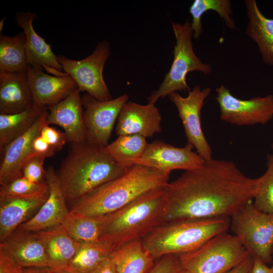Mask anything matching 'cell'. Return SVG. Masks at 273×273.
<instances>
[{"instance_id": "cell-42", "label": "cell", "mask_w": 273, "mask_h": 273, "mask_svg": "<svg viewBox=\"0 0 273 273\" xmlns=\"http://www.w3.org/2000/svg\"><path fill=\"white\" fill-rule=\"evenodd\" d=\"M55 270L49 267L23 268L21 273H54Z\"/></svg>"}, {"instance_id": "cell-21", "label": "cell", "mask_w": 273, "mask_h": 273, "mask_svg": "<svg viewBox=\"0 0 273 273\" xmlns=\"http://www.w3.org/2000/svg\"><path fill=\"white\" fill-rule=\"evenodd\" d=\"M0 246L23 268L50 267L38 232L17 229L0 243Z\"/></svg>"}, {"instance_id": "cell-45", "label": "cell", "mask_w": 273, "mask_h": 273, "mask_svg": "<svg viewBox=\"0 0 273 273\" xmlns=\"http://www.w3.org/2000/svg\"><path fill=\"white\" fill-rule=\"evenodd\" d=\"M181 273H189V272L184 269V270L182 271Z\"/></svg>"}, {"instance_id": "cell-24", "label": "cell", "mask_w": 273, "mask_h": 273, "mask_svg": "<svg viewBox=\"0 0 273 273\" xmlns=\"http://www.w3.org/2000/svg\"><path fill=\"white\" fill-rule=\"evenodd\" d=\"M244 4L249 20L246 33L256 43L263 62L273 66V19L261 13L255 0Z\"/></svg>"}, {"instance_id": "cell-28", "label": "cell", "mask_w": 273, "mask_h": 273, "mask_svg": "<svg viewBox=\"0 0 273 273\" xmlns=\"http://www.w3.org/2000/svg\"><path fill=\"white\" fill-rule=\"evenodd\" d=\"M61 225L76 242L96 243L103 232V217L88 216L70 210Z\"/></svg>"}, {"instance_id": "cell-39", "label": "cell", "mask_w": 273, "mask_h": 273, "mask_svg": "<svg viewBox=\"0 0 273 273\" xmlns=\"http://www.w3.org/2000/svg\"><path fill=\"white\" fill-rule=\"evenodd\" d=\"M253 258V264L248 273H273V263L268 266L258 257Z\"/></svg>"}, {"instance_id": "cell-13", "label": "cell", "mask_w": 273, "mask_h": 273, "mask_svg": "<svg viewBox=\"0 0 273 273\" xmlns=\"http://www.w3.org/2000/svg\"><path fill=\"white\" fill-rule=\"evenodd\" d=\"M193 146L187 144L176 147L162 141L148 144L143 155L134 163L163 171L176 169L191 170L202 166L205 161L196 152Z\"/></svg>"}, {"instance_id": "cell-6", "label": "cell", "mask_w": 273, "mask_h": 273, "mask_svg": "<svg viewBox=\"0 0 273 273\" xmlns=\"http://www.w3.org/2000/svg\"><path fill=\"white\" fill-rule=\"evenodd\" d=\"M250 255L236 236L225 232L178 257L189 273H226Z\"/></svg>"}, {"instance_id": "cell-31", "label": "cell", "mask_w": 273, "mask_h": 273, "mask_svg": "<svg viewBox=\"0 0 273 273\" xmlns=\"http://www.w3.org/2000/svg\"><path fill=\"white\" fill-rule=\"evenodd\" d=\"M211 10L218 14L227 27L231 29L236 28L235 22L231 17L232 11L230 0H195L189 9L192 17L191 23L194 38L197 39L200 36L202 32V16Z\"/></svg>"}, {"instance_id": "cell-14", "label": "cell", "mask_w": 273, "mask_h": 273, "mask_svg": "<svg viewBox=\"0 0 273 273\" xmlns=\"http://www.w3.org/2000/svg\"><path fill=\"white\" fill-rule=\"evenodd\" d=\"M48 110L44 109L33 126L8 145L3 152L0 166V184L5 185L22 176V169L26 161L33 156V142L40 134L46 122Z\"/></svg>"}, {"instance_id": "cell-46", "label": "cell", "mask_w": 273, "mask_h": 273, "mask_svg": "<svg viewBox=\"0 0 273 273\" xmlns=\"http://www.w3.org/2000/svg\"><path fill=\"white\" fill-rule=\"evenodd\" d=\"M271 148H272V150H273V144H272V145H271Z\"/></svg>"}, {"instance_id": "cell-8", "label": "cell", "mask_w": 273, "mask_h": 273, "mask_svg": "<svg viewBox=\"0 0 273 273\" xmlns=\"http://www.w3.org/2000/svg\"><path fill=\"white\" fill-rule=\"evenodd\" d=\"M233 234L252 256L267 264L273 255V214L257 209L251 201L230 217Z\"/></svg>"}, {"instance_id": "cell-35", "label": "cell", "mask_w": 273, "mask_h": 273, "mask_svg": "<svg viewBox=\"0 0 273 273\" xmlns=\"http://www.w3.org/2000/svg\"><path fill=\"white\" fill-rule=\"evenodd\" d=\"M184 268L176 255H166L156 259L148 273H181Z\"/></svg>"}, {"instance_id": "cell-5", "label": "cell", "mask_w": 273, "mask_h": 273, "mask_svg": "<svg viewBox=\"0 0 273 273\" xmlns=\"http://www.w3.org/2000/svg\"><path fill=\"white\" fill-rule=\"evenodd\" d=\"M230 218L187 219L164 222L142 239L155 259L179 255L198 248L212 237L227 232Z\"/></svg>"}, {"instance_id": "cell-38", "label": "cell", "mask_w": 273, "mask_h": 273, "mask_svg": "<svg viewBox=\"0 0 273 273\" xmlns=\"http://www.w3.org/2000/svg\"><path fill=\"white\" fill-rule=\"evenodd\" d=\"M32 147L33 156L38 155L46 158L52 156L57 151L40 134L34 139Z\"/></svg>"}, {"instance_id": "cell-30", "label": "cell", "mask_w": 273, "mask_h": 273, "mask_svg": "<svg viewBox=\"0 0 273 273\" xmlns=\"http://www.w3.org/2000/svg\"><path fill=\"white\" fill-rule=\"evenodd\" d=\"M111 252L99 242L80 243L77 252L64 270L69 273H94Z\"/></svg>"}, {"instance_id": "cell-16", "label": "cell", "mask_w": 273, "mask_h": 273, "mask_svg": "<svg viewBox=\"0 0 273 273\" xmlns=\"http://www.w3.org/2000/svg\"><path fill=\"white\" fill-rule=\"evenodd\" d=\"M45 179L50 189L48 199L36 214L18 229L33 232L46 230L61 225L69 213L57 173L52 166L46 170Z\"/></svg>"}, {"instance_id": "cell-1", "label": "cell", "mask_w": 273, "mask_h": 273, "mask_svg": "<svg viewBox=\"0 0 273 273\" xmlns=\"http://www.w3.org/2000/svg\"><path fill=\"white\" fill-rule=\"evenodd\" d=\"M257 184V178L246 176L233 161H205L167 184L164 222L230 218L253 201Z\"/></svg>"}, {"instance_id": "cell-2", "label": "cell", "mask_w": 273, "mask_h": 273, "mask_svg": "<svg viewBox=\"0 0 273 273\" xmlns=\"http://www.w3.org/2000/svg\"><path fill=\"white\" fill-rule=\"evenodd\" d=\"M170 174L135 164L121 175L71 202V210L91 217L108 215L147 192L166 186Z\"/></svg>"}, {"instance_id": "cell-4", "label": "cell", "mask_w": 273, "mask_h": 273, "mask_svg": "<svg viewBox=\"0 0 273 273\" xmlns=\"http://www.w3.org/2000/svg\"><path fill=\"white\" fill-rule=\"evenodd\" d=\"M166 186L149 191L119 210L103 216V229L99 242L112 252L127 243L142 239L163 223Z\"/></svg>"}, {"instance_id": "cell-44", "label": "cell", "mask_w": 273, "mask_h": 273, "mask_svg": "<svg viewBox=\"0 0 273 273\" xmlns=\"http://www.w3.org/2000/svg\"><path fill=\"white\" fill-rule=\"evenodd\" d=\"M54 273H69V272H67L66 271H64V270H59V271L55 270Z\"/></svg>"}, {"instance_id": "cell-41", "label": "cell", "mask_w": 273, "mask_h": 273, "mask_svg": "<svg viewBox=\"0 0 273 273\" xmlns=\"http://www.w3.org/2000/svg\"><path fill=\"white\" fill-rule=\"evenodd\" d=\"M94 273H117L114 265L109 259L104 262Z\"/></svg>"}, {"instance_id": "cell-23", "label": "cell", "mask_w": 273, "mask_h": 273, "mask_svg": "<svg viewBox=\"0 0 273 273\" xmlns=\"http://www.w3.org/2000/svg\"><path fill=\"white\" fill-rule=\"evenodd\" d=\"M37 232L44 244L50 267L56 271L64 270L80 243L74 241L61 225Z\"/></svg>"}, {"instance_id": "cell-19", "label": "cell", "mask_w": 273, "mask_h": 273, "mask_svg": "<svg viewBox=\"0 0 273 273\" xmlns=\"http://www.w3.org/2000/svg\"><path fill=\"white\" fill-rule=\"evenodd\" d=\"M49 188L24 197L0 198V241L32 217L48 199Z\"/></svg>"}, {"instance_id": "cell-26", "label": "cell", "mask_w": 273, "mask_h": 273, "mask_svg": "<svg viewBox=\"0 0 273 273\" xmlns=\"http://www.w3.org/2000/svg\"><path fill=\"white\" fill-rule=\"evenodd\" d=\"M28 65L23 32L13 36L0 34V72L23 73Z\"/></svg>"}, {"instance_id": "cell-9", "label": "cell", "mask_w": 273, "mask_h": 273, "mask_svg": "<svg viewBox=\"0 0 273 273\" xmlns=\"http://www.w3.org/2000/svg\"><path fill=\"white\" fill-rule=\"evenodd\" d=\"M110 54V44L103 40L85 58L76 60L60 55L57 59L63 72L73 79L80 92H86L98 101H106L112 99L103 74Z\"/></svg>"}, {"instance_id": "cell-25", "label": "cell", "mask_w": 273, "mask_h": 273, "mask_svg": "<svg viewBox=\"0 0 273 273\" xmlns=\"http://www.w3.org/2000/svg\"><path fill=\"white\" fill-rule=\"evenodd\" d=\"M110 259L117 273H148L156 260L142 239L127 243L113 251Z\"/></svg>"}, {"instance_id": "cell-15", "label": "cell", "mask_w": 273, "mask_h": 273, "mask_svg": "<svg viewBox=\"0 0 273 273\" xmlns=\"http://www.w3.org/2000/svg\"><path fill=\"white\" fill-rule=\"evenodd\" d=\"M26 73L34 105L40 109L59 103L77 88L74 81L66 73L53 76L46 73L42 68L30 66Z\"/></svg>"}, {"instance_id": "cell-10", "label": "cell", "mask_w": 273, "mask_h": 273, "mask_svg": "<svg viewBox=\"0 0 273 273\" xmlns=\"http://www.w3.org/2000/svg\"><path fill=\"white\" fill-rule=\"evenodd\" d=\"M215 97L221 120L238 126L264 124L273 118V96L268 95L243 100L234 96L222 84L216 89Z\"/></svg>"}, {"instance_id": "cell-37", "label": "cell", "mask_w": 273, "mask_h": 273, "mask_svg": "<svg viewBox=\"0 0 273 273\" xmlns=\"http://www.w3.org/2000/svg\"><path fill=\"white\" fill-rule=\"evenodd\" d=\"M23 267L0 246V273H21Z\"/></svg>"}, {"instance_id": "cell-40", "label": "cell", "mask_w": 273, "mask_h": 273, "mask_svg": "<svg viewBox=\"0 0 273 273\" xmlns=\"http://www.w3.org/2000/svg\"><path fill=\"white\" fill-rule=\"evenodd\" d=\"M253 262V258L250 255L238 265L226 273H248Z\"/></svg>"}, {"instance_id": "cell-12", "label": "cell", "mask_w": 273, "mask_h": 273, "mask_svg": "<svg viewBox=\"0 0 273 273\" xmlns=\"http://www.w3.org/2000/svg\"><path fill=\"white\" fill-rule=\"evenodd\" d=\"M82 98L83 117L87 141L103 148L108 145L113 128L129 96L123 94L106 101H100L88 94Z\"/></svg>"}, {"instance_id": "cell-43", "label": "cell", "mask_w": 273, "mask_h": 273, "mask_svg": "<svg viewBox=\"0 0 273 273\" xmlns=\"http://www.w3.org/2000/svg\"><path fill=\"white\" fill-rule=\"evenodd\" d=\"M5 19H6L5 17H4L3 18H2L1 19V20L0 21V31L1 32L3 30V26H4V23Z\"/></svg>"}, {"instance_id": "cell-22", "label": "cell", "mask_w": 273, "mask_h": 273, "mask_svg": "<svg viewBox=\"0 0 273 273\" xmlns=\"http://www.w3.org/2000/svg\"><path fill=\"white\" fill-rule=\"evenodd\" d=\"M33 106L26 72H0V114L17 113Z\"/></svg>"}, {"instance_id": "cell-18", "label": "cell", "mask_w": 273, "mask_h": 273, "mask_svg": "<svg viewBox=\"0 0 273 273\" xmlns=\"http://www.w3.org/2000/svg\"><path fill=\"white\" fill-rule=\"evenodd\" d=\"M162 117L155 104L141 105L128 101L122 107L117 119L116 134H137L152 137L162 131Z\"/></svg>"}, {"instance_id": "cell-3", "label": "cell", "mask_w": 273, "mask_h": 273, "mask_svg": "<svg viewBox=\"0 0 273 273\" xmlns=\"http://www.w3.org/2000/svg\"><path fill=\"white\" fill-rule=\"evenodd\" d=\"M72 145L56 172L66 201L80 199L127 169L117 163L104 148L88 141Z\"/></svg>"}, {"instance_id": "cell-17", "label": "cell", "mask_w": 273, "mask_h": 273, "mask_svg": "<svg viewBox=\"0 0 273 273\" xmlns=\"http://www.w3.org/2000/svg\"><path fill=\"white\" fill-rule=\"evenodd\" d=\"M80 92L77 88L64 100L46 108L48 112L47 124H53L62 127L67 142L72 144L87 141Z\"/></svg>"}, {"instance_id": "cell-33", "label": "cell", "mask_w": 273, "mask_h": 273, "mask_svg": "<svg viewBox=\"0 0 273 273\" xmlns=\"http://www.w3.org/2000/svg\"><path fill=\"white\" fill-rule=\"evenodd\" d=\"M48 188L46 181L34 183L21 176L7 185L1 186L0 198L27 196L44 191Z\"/></svg>"}, {"instance_id": "cell-11", "label": "cell", "mask_w": 273, "mask_h": 273, "mask_svg": "<svg viewBox=\"0 0 273 273\" xmlns=\"http://www.w3.org/2000/svg\"><path fill=\"white\" fill-rule=\"evenodd\" d=\"M211 92L210 87L202 89L195 86L184 97L178 92L169 96L175 105L181 119L188 143L205 161L212 159V150L203 133L201 121V111L204 101Z\"/></svg>"}, {"instance_id": "cell-36", "label": "cell", "mask_w": 273, "mask_h": 273, "mask_svg": "<svg viewBox=\"0 0 273 273\" xmlns=\"http://www.w3.org/2000/svg\"><path fill=\"white\" fill-rule=\"evenodd\" d=\"M40 135L57 151L62 149L67 142L65 132L50 127L47 122L41 128Z\"/></svg>"}, {"instance_id": "cell-32", "label": "cell", "mask_w": 273, "mask_h": 273, "mask_svg": "<svg viewBox=\"0 0 273 273\" xmlns=\"http://www.w3.org/2000/svg\"><path fill=\"white\" fill-rule=\"evenodd\" d=\"M253 203L259 210L273 214V155L267 157V169L257 178Z\"/></svg>"}, {"instance_id": "cell-34", "label": "cell", "mask_w": 273, "mask_h": 273, "mask_svg": "<svg viewBox=\"0 0 273 273\" xmlns=\"http://www.w3.org/2000/svg\"><path fill=\"white\" fill-rule=\"evenodd\" d=\"M45 158L44 157L38 155L31 157L23 166L22 176L34 183L45 182L46 170L43 168Z\"/></svg>"}, {"instance_id": "cell-29", "label": "cell", "mask_w": 273, "mask_h": 273, "mask_svg": "<svg viewBox=\"0 0 273 273\" xmlns=\"http://www.w3.org/2000/svg\"><path fill=\"white\" fill-rule=\"evenodd\" d=\"M148 144L146 138L141 135H121L104 148L117 163L128 169L143 155Z\"/></svg>"}, {"instance_id": "cell-27", "label": "cell", "mask_w": 273, "mask_h": 273, "mask_svg": "<svg viewBox=\"0 0 273 273\" xmlns=\"http://www.w3.org/2000/svg\"><path fill=\"white\" fill-rule=\"evenodd\" d=\"M43 109L33 106L17 113L0 114L1 153L8 145L33 126Z\"/></svg>"}, {"instance_id": "cell-20", "label": "cell", "mask_w": 273, "mask_h": 273, "mask_svg": "<svg viewBox=\"0 0 273 273\" xmlns=\"http://www.w3.org/2000/svg\"><path fill=\"white\" fill-rule=\"evenodd\" d=\"M36 14L22 11L16 13L15 20L17 25L23 29L26 38V53L28 66L42 68L47 71L55 73L62 72L63 69L53 52L50 44L35 31L33 22Z\"/></svg>"}, {"instance_id": "cell-7", "label": "cell", "mask_w": 273, "mask_h": 273, "mask_svg": "<svg viewBox=\"0 0 273 273\" xmlns=\"http://www.w3.org/2000/svg\"><path fill=\"white\" fill-rule=\"evenodd\" d=\"M171 24L175 38L173 60L158 89L151 92L148 98V103L155 104L160 98H163L177 92L189 91L186 81L188 73L200 71L208 75L212 71L211 66L204 63L194 51L191 23L187 20L183 24L175 22Z\"/></svg>"}]
</instances>
